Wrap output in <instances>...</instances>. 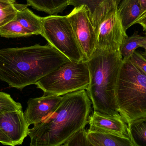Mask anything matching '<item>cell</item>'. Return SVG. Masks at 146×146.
I'll list each match as a JSON object with an SVG mask.
<instances>
[{
	"mask_svg": "<svg viewBox=\"0 0 146 146\" xmlns=\"http://www.w3.org/2000/svg\"><path fill=\"white\" fill-rule=\"evenodd\" d=\"M70 61L48 44L0 49V80L22 90Z\"/></svg>",
	"mask_w": 146,
	"mask_h": 146,
	"instance_id": "1",
	"label": "cell"
},
{
	"mask_svg": "<svg viewBox=\"0 0 146 146\" xmlns=\"http://www.w3.org/2000/svg\"><path fill=\"white\" fill-rule=\"evenodd\" d=\"M92 103L85 90L63 96L57 108L30 129L31 146H60L88 123Z\"/></svg>",
	"mask_w": 146,
	"mask_h": 146,
	"instance_id": "2",
	"label": "cell"
},
{
	"mask_svg": "<svg viewBox=\"0 0 146 146\" xmlns=\"http://www.w3.org/2000/svg\"><path fill=\"white\" fill-rule=\"evenodd\" d=\"M90 75L87 89L94 111L115 117L118 112L116 98V85L123 58L120 50H95L86 61Z\"/></svg>",
	"mask_w": 146,
	"mask_h": 146,
	"instance_id": "3",
	"label": "cell"
},
{
	"mask_svg": "<svg viewBox=\"0 0 146 146\" xmlns=\"http://www.w3.org/2000/svg\"><path fill=\"white\" fill-rule=\"evenodd\" d=\"M115 94L118 112L127 124L146 116V74L130 60L123 61Z\"/></svg>",
	"mask_w": 146,
	"mask_h": 146,
	"instance_id": "4",
	"label": "cell"
},
{
	"mask_svg": "<svg viewBox=\"0 0 146 146\" xmlns=\"http://www.w3.org/2000/svg\"><path fill=\"white\" fill-rule=\"evenodd\" d=\"M115 0H103L92 13L96 36V50L117 51L125 38Z\"/></svg>",
	"mask_w": 146,
	"mask_h": 146,
	"instance_id": "5",
	"label": "cell"
},
{
	"mask_svg": "<svg viewBox=\"0 0 146 146\" xmlns=\"http://www.w3.org/2000/svg\"><path fill=\"white\" fill-rule=\"evenodd\" d=\"M89 83L86 61H70L48 74L35 85L43 92L44 95L62 96L76 91H86Z\"/></svg>",
	"mask_w": 146,
	"mask_h": 146,
	"instance_id": "6",
	"label": "cell"
},
{
	"mask_svg": "<svg viewBox=\"0 0 146 146\" xmlns=\"http://www.w3.org/2000/svg\"><path fill=\"white\" fill-rule=\"evenodd\" d=\"M41 36L70 61H85L67 15L42 17Z\"/></svg>",
	"mask_w": 146,
	"mask_h": 146,
	"instance_id": "7",
	"label": "cell"
},
{
	"mask_svg": "<svg viewBox=\"0 0 146 146\" xmlns=\"http://www.w3.org/2000/svg\"><path fill=\"white\" fill-rule=\"evenodd\" d=\"M84 56L88 60L96 50V36L92 12L86 5L75 7L67 15Z\"/></svg>",
	"mask_w": 146,
	"mask_h": 146,
	"instance_id": "8",
	"label": "cell"
},
{
	"mask_svg": "<svg viewBox=\"0 0 146 146\" xmlns=\"http://www.w3.org/2000/svg\"><path fill=\"white\" fill-rule=\"evenodd\" d=\"M29 126L22 110L5 112L0 115V129L14 146L23 143L28 135Z\"/></svg>",
	"mask_w": 146,
	"mask_h": 146,
	"instance_id": "9",
	"label": "cell"
},
{
	"mask_svg": "<svg viewBox=\"0 0 146 146\" xmlns=\"http://www.w3.org/2000/svg\"><path fill=\"white\" fill-rule=\"evenodd\" d=\"M63 96L43 95L29 99L24 115L29 125L41 122L56 110Z\"/></svg>",
	"mask_w": 146,
	"mask_h": 146,
	"instance_id": "10",
	"label": "cell"
},
{
	"mask_svg": "<svg viewBox=\"0 0 146 146\" xmlns=\"http://www.w3.org/2000/svg\"><path fill=\"white\" fill-rule=\"evenodd\" d=\"M88 123V131L129 138L127 124L122 117L113 116L94 111L89 116Z\"/></svg>",
	"mask_w": 146,
	"mask_h": 146,
	"instance_id": "11",
	"label": "cell"
},
{
	"mask_svg": "<svg viewBox=\"0 0 146 146\" xmlns=\"http://www.w3.org/2000/svg\"><path fill=\"white\" fill-rule=\"evenodd\" d=\"M28 4H17L18 9L15 19L32 35H41L42 18L28 8Z\"/></svg>",
	"mask_w": 146,
	"mask_h": 146,
	"instance_id": "12",
	"label": "cell"
},
{
	"mask_svg": "<svg viewBox=\"0 0 146 146\" xmlns=\"http://www.w3.org/2000/svg\"><path fill=\"white\" fill-rule=\"evenodd\" d=\"M87 137L94 146H135L130 138L87 130Z\"/></svg>",
	"mask_w": 146,
	"mask_h": 146,
	"instance_id": "13",
	"label": "cell"
},
{
	"mask_svg": "<svg viewBox=\"0 0 146 146\" xmlns=\"http://www.w3.org/2000/svg\"><path fill=\"white\" fill-rule=\"evenodd\" d=\"M118 12L123 27L127 31L140 17L139 0H122L118 5Z\"/></svg>",
	"mask_w": 146,
	"mask_h": 146,
	"instance_id": "14",
	"label": "cell"
},
{
	"mask_svg": "<svg viewBox=\"0 0 146 146\" xmlns=\"http://www.w3.org/2000/svg\"><path fill=\"white\" fill-rule=\"evenodd\" d=\"M71 0H26L27 4L38 11L50 15L63 12L70 5Z\"/></svg>",
	"mask_w": 146,
	"mask_h": 146,
	"instance_id": "15",
	"label": "cell"
},
{
	"mask_svg": "<svg viewBox=\"0 0 146 146\" xmlns=\"http://www.w3.org/2000/svg\"><path fill=\"white\" fill-rule=\"evenodd\" d=\"M129 138L135 146H146V116L127 123Z\"/></svg>",
	"mask_w": 146,
	"mask_h": 146,
	"instance_id": "16",
	"label": "cell"
},
{
	"mask_svg": "<svg viewBox=\"0 0 146 146\" xmlns=\"http://www.w3.org/2000/svg\"><path fill=\"white\" fill-rule=\"evenodd\" d=\"M145 43H146V36L139 35L136 31L130 36H128L125 38L120 48L123 61L129 60L136 49L141 47V45Z\"/></svg>",
	"mask_w": 146,
	"mask_h": 146,
	"instance_id": "17",
	"label": "cell"
},
{
	"mask_svg": "<svg viewBox=\"0 0 146 146\" xmlns=\"http://www.w3.org/2000/svg\"><path fill=\"white\" fill-rule=\"evenodd\" d=\"M0 36L9 38L28 37L32 35L15 19L0 27Z\"/></svg>",
	"mask_w": 146,
	"mask_h": 146,
	"instance_id": "18",
	"label": "cell"
},
{
	"mask_svg": "<svg viewBox=\"0 0 146 146\" xmlns=\"http://www.w3.org/2000/svg\"><path fill=\"white\" fill-rule=\"evenodd\" d=\"M17 4L16 0H0V27L15 19Z\"/></svg>",
	"mask_w": 146,
	"mask_h": 146,
	"instance_id": "19",
	"label": "cell"
},
{
	"mask_svg": "<svg viewBox=\"0 0 146 146\" xmlns=\"http://www.w3.org/2000/svg\"><path fill=\"white\" fill-rule=\"evenodd\" d=\"M20 103L15 102L11 95L0 91V115L5 112L22 110Z\"/></svg>",
	"mask_w": 146,
	"mask_h": 146,
	"instance_id": "20",
	"label": "cell"
},
{
	"mask_svg": "<svg viewBox=\"0 0 146 146\" xmlns=\"http://www.w3.org/2000/svg\"><path fill=\"white\" fill-rule=\"evenodd\" d=\"M86 130L82 129L76 133L65 145L66 146H94L87 137Z\"/></svg>",
	"mask_w": 146,
	"mask_h": 146,
	"instance_id": "21",
	"label": "cell"
},
{
	"mask_svg": "<svg viewBox=\"0 0 146 146\" xmlns=\"http://www.w3.org/2000/svg\"><path fill=\"white\" fill-rule=\"evenodd\" d=\"M103 0H71L70 5H72L74 7L82 5H86L88 7L91 12H93L95 7ZM118 4L122 0H115Z\"/></svg>",
	"mask_w": 146,
	"mask_h": 146,
	"instance_id": "22",
	"label": "cell"
},
{
	"mask_svg": "<svg viewBox=\"0 0 146 146\" xmlns=\"http://www.w3.org/2000/svg\"><path fill=\"white\" fill-rule=\"evenodd\" d=\"M129 60L146 74V59L141 53L135 51Z\"/></svg>",
	"mask_w": 146,
	"mask_h": 146,
	"instance_id": "23",
	"label": "cell"
},
{
	"mask_svg": "<svg viewBox=\"0 0 146 146\" xmlns=\"http://www.w3.org/2000/svg\"><path fill=\"white\" fill-rule=\"evenodd\" d=\"M0 143L5 145L14 146L12 141L0 129Z\"/></svg>",
	"mask_w": 146,
	"mask_h": 146,
	"instance_id": "24",
	"label": "cell"
},
{
	"mask_svg": "<svg viewBox=\"0 0 146 146\" xmlns=\"http://www.w3.org/2000/svg\"><path fill=\"white\" fill-rule=\"evenodd\" d=\"M135 24L140 25L143 28V31L146 33V14L139 18L135 23Z\"/></svg>",
	"mask_w": 146,
	"mask_h": 146,
	"instance_id": "25",
	"label": "cell"
},
{
	"mask_svg": "<svg viewBox=\"0 0 146 146\" xmlns=\"http://www.w3.org/2000/svg\"><path fill=\"white\" fill-rule=\"evenodd\" d=\"M139 2L141 9V13L140 18L146 14V0H139Z\"/></svg>",
	"mask_w": 146,
	"mask_h": 146,
	"instance_id": "26",
	"label": "cell"
},
{
	"mask_svg": "<svg viewBox=\"0 0 146 146\" xmlns=\"http://www.w3.org/2000/svg\"><path fill=\"white\" fill-rule=\"evenodd\" d=\"M141 47L143 48L145 50H146V43L142 44L141 45Z\"/></svg>",
	"mask_w": 146,
	"mask_h": 146,
	"instance_id": "27",
	"label": "cell"
},
{
	"mask_svg": "<svg viewBox=\"0 0 146 146\" xmlns=\"http://www.w3.org/2000/svg\"><path fill=\"white\" fill-rule=\"evenodd\" d=\"M141 54L142 55L145 57V58L146 59V50H145V51L144 52H142L141 53Z\"/></svg>",
	"mask_w": 146,
	"mask_h": 146,
	"instance_id": "28",
	"label": "cell"
},
{
	"mask_svg": "<svg viewBox=\"0 0 146 146\" xmlns=\"http://www.w3.org/2000/svg\"><path fill=\"white\" fill-rule=\"evenodd\" d=\"M60 146H66V145H65V144H64V145H60Z\"/></svg>",
	"mask_w": 146,
	"mask_h": 146,
	"instance_id": "29",
	"label": "cell"
},
{
	"mask_svg": "<svg viewBox=\"0 0 146 146\" xmlns=\"http://www.w3.org/2000/svg\"><path fill=\"white\" fill-rule=\"evenodd\" d=\"M145 36H146V33H145Z\"/></svg>",
	"mask_w": 146,
	"mask_h": 146,
	"instance_id": "30",
	"label": "cell"
}]
</instances>
